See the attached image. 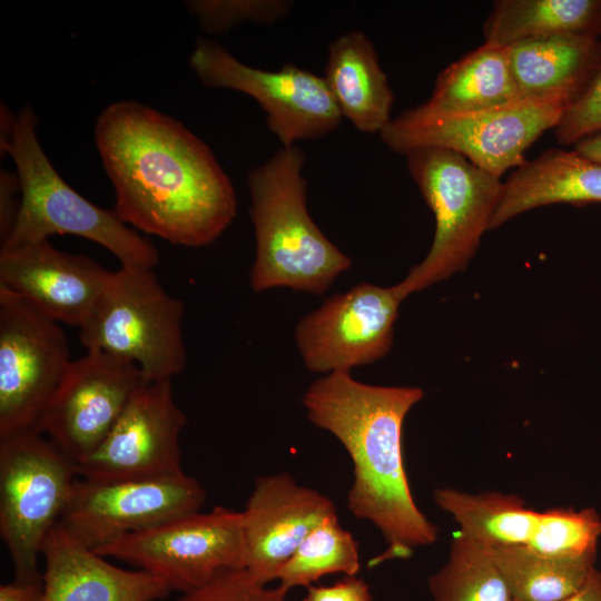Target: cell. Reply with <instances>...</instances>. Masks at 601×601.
I'll return each instance as SVG.
<instances>
[{"mask_svg": "<svg viewBox=\"0 0 601 601\" xmlns=\"http://www.w3.org/2000/svg\"><path fill=\"white\" fill-rule=\"evenodd\" d=\"M93 136L115 190L114 210L134 229L203 247L234 220L229 176L209 146L175 118L121 100L99 114Z\"/></svg>", "mask_w": 601, "mask_h": 601, "instance_id": "obj_1", "label": "cell"}, {"mask_svg": "<svg viewBox=\"0 0 601 601\" xmlns=\"http://www.w3.org/2000/svg\"><path fill=\"white\" fill-rule=\"evenodd\" d=\"M423 396L420 387L372 385L334 372L313 382L302 400L308 420L336 437L352 460L349 511L374 524L387 544L370 565L408 558L439 538L414 502L403 460L404 420Z\"/></svg>", "mask_w": 601, "mask_h": 601, "instance_id": "obj_2", "label": "cell"}, {"mask_svg": "<svg viewBox=\"0 0 601 601\" xmlns=\"http://www.w3.org/2000/svg\"><path fill=\"white\" fill-rule=\"evenodd\" d=\"M305 160L298 145L280 147L247 176L256 242L249 274L254 292L287 287L322 295L352 265L308 213Z\"/></svg>", "mask_w": 601, "mask_h": 601, "instance_id": "obj_3", "label": "cell"}, {"mask_svg": "<svg viewBox=\"0 0 601 601\" xmlns=\"http://www.w3.org/2000/svg\"><path fill=\"white\" fill-rule=\"evenodd\" d=\"M37 124L33 109L26 105L12 116L0 139L1 155L12 158L21 187L17 219L0 249L67 234L100 245L121 266L154 269L159 262L154 244L114 209L92 204L62 179L40 145Z\"/></svg>", "mask_w": 601, "mask_h": 601, "instance_id": "obj_4", "label": "cell"}, {"mask_svg": "<svg viewBox=\"0 0 601 601\" xmlns=\"http://www.w3.org/2000/svg\"><path fill=\"white\" fill-rule=\"evenodd\" d=\"M404 156L434 215L435 231L424 259L394 285L403 300L466 268L490 229L503 188L500 177L452 150L418 148Z\"/></svg>", "mask_w": 601, "mask_h": 601, "instance_id": "obj_5", "label": "cell"}, {"mask_svg": "<svg viewBox=\"0 0 601 601\" xmlns=\"http://www.w3.org/2000/svg\"><path fill=\"white\" fill-rule=\"evenodd\" d=\"M184 304L168 294L154 269L120 266L79 328L86 349L136 364L146 381H171L184 372Z\"/></svg>", "mask_w": 601, "mask_h": 601, "instance_id": "obj_6", "label": "cell"}, {"mask_svg": "<svg viewBox=\"0 0 601 601\" xmlns=\"http://www.w3.org/2000/svg\"><path fill=\"white\" fill-rule=\"evenodd\" d=\"M78 479L77 463L39 431L0 440V535L14 580H42L39 555Z\"/></svg>", "mask_w": 601, "mask_h": 601, "instance_id": "obj_7", "label": "cell"}, {"mask_svg": "<svg viewBox=\"0 0 601 601\" xmlns=\"http://www.w3.org/2000/svg\"><path fill=\"white\" fill-rule=\"evenodd\" d=\"M564 111L560 106L528 101L446 117H417L406 110L380 137L402 155L428 147L452 150L501 178L525 161L526 149L554 129Z\"/></svg>", "mask_w": 601, "mask_h": 601, "instance_id": "obj_8", "label": "cell"}, {"mask_svg": "<svg viewBox=\"0 0 601 601\" xmlns=\"http://www.w3.org/2000/svg\"><path fill=\"white\" fill-rule=\"evenodd\" d=\"M189 67L209 88L236 90L255 99L282 147L322 138L343 119L324 77L296 65L263 70L243 63L220 43L198 38Z\"/></svg>", "mask_w": 601, "mask_h": 601, "instance_id": "obj_9", "label": "cell"}, {"mask_svg": "<svg viewBox=\"0 0 601 601\" xmlns=\"http://www.w3.org/2000/svg\"><path fill=\"white\" fill-rule=\"evenodd\" d=\"M95 552L152 574L170 591L187 593L226 571L244 569L242 513L223 506L198 511L126 534Z\"/></svg>", "mask_w": 601, "mask_h": 601, "instance_id": "obj_10", "label": "cell"}, {"mask_svg": "<svg viewBox=\"0 0 601 601\" xmlns=\"http://www.w3.org/2000/svg\"><path fill=\"white\" fill-rule=\"evenodd\" d=\"M71 363L59 323L0 287V440L36 430Z\"/></svg>", "mask_w": 601, "mask_h": 601, "instance_id": "obj_11", "label": "cell"}, {"mask_svg": "<svg viewBox=\"0 0 601 601\" xmlns=\"http://www.w3.org/2000/svg\"><path fill=\"white\" fill-rule=\"evenodd\" d=\"M146 383L136 364L88 349L70 364L36 430L78 464L102 443Z\"/></svg>", "mask_w": 601, "mask_h": 601, "instance_id": "obj_12", "label": "cell"}, {"mask_svg": "<svg viewBox=\"0 0 601 601\" xmlns=\"http://www.w3.org/2000/svg\"><path fill=\"white\" fill-rule=\"evenodd\" d=\"M403 299L394 286L361 283L334 294L302 317L295 342L305 367L315 373L351 372L388 354Z\"/></svg>", "mask_w": 601, "mask_h": 601, "instance_id": "obj_13", "label": "cell"}, {"mask_svg": "<svg viewBox=\"0 0 601 601\" xmlns=\"http://www.w3.org/2000/svg\"><path fill=\"white\" fill-rule=\"evenodd\" d=\"M186 423L171 381L146 383L102 443L77 464L79 477L112 483L183 475L179 435Z\"/></svg>", "mask_w": 601, "mask_h": 601, "instance_id": "obj_14", "label": "cell"}, {"mask_svg": "<svg viewBox=\"0 0 601 601\" xmlns=\"http://www.w3.org/2000/svg\"><path fill=\"white\" fill-rule=\"evenodd\" d=\"M205 490L183 474L157 480L98 483L79 477L61 525L92 551L134 532L198 512Z\"/></svg>", "mask_w": 601, "mask_h": 601, "instance_id": "obj_15", "label": "cell"}, {"mask_svg": "<svg viewBox=\"0 0 601 601\" xmlns=\"http://www.w3.org/2000/svg\"><path fill=\"white\" fill-rule=\"evenodd\" d=\"M240 513L244 569L264 584L277 579L311 531L337 516L326 495L298 484L288 473L258 477Z\"/></svg>", "mask_w": 601, "mask_h": 601, "instance_id": "obj_16", "label": "cell"}, {"mask_svg": "<svg viewBox=\"0 0 601 601\" xmlns=\"http://www.w3.org/2000/svg\"><path fill=\"white\" fill-rule=\"evenodd\" d=\"M95 259L57 249L49 239L0 249V287L57 323L80 328L111 276Z\"/></svg>", "mask_w": 601, "mask_h": 601, "instance_id": "obj_17", "label": "cell"}, {"mask_svg": "<svg viewBox=\"0 0 601 601\" xmlns=\"http://www.w3.org/2000/svg\"><path fill=\"white\" fill-rule=\"evenodd\" d=\"M42 601H155L170 593L168 585L144 570H125L70 534L60 522L49 532Z\"/></svg>", "mask_w": 601, "mask_h": 601, "instance_id": "obj_18", "label": "cell"}, {"mask_svg": "<svg viewBox=\"0 0 601 601\" xmlns=\"http://www.w3.org/2000/svg\"><path fill=\"white\" fill-rule=\"evenodd\" d=\"M520 101L571 107L601 66V39L555 35L506 46Z\"/></svg>", "mask_w": 601, "mask_h": 601, "instance_id": "obj_19", "label": "cell"}, {"mask_svg": "<svg viewBox=\"0 0 601 601\" xmlns=\"http://www.w3.org/2000/svg\"><path fill=\"white\" fill-rule=\"evenodd\" d=\"M553 204H601V161L574 149H549L525 160L503 183L490 229L530 209Z\"/></svg>", "mask_w": 601, "mask_h": 601, "instance_id": "obj_20", "label": "cell"}, {"mask_svg": "<svg viewBox=\"0 0 601 601\" xmlns=\"http://www.w3.org/2000/svg\"><path fill=\"white\" fill-rule=\"evenodd\" d=\"M323 77L342 118L358 131L381 134L388 126L394 93L363 31L349 30L329 43Z\"/></svg>", "mask_w": 601, "mask_h": 601, "instance_id": "obj_21", "label": "cell"}, {"mask_svg": "<svg viewBox=\"0 0 601 601\" xmlns=\"http://www.w3.org/2000/svg\"><path fill=\"white\" fill-rule=\"evenodd\" d=\"M520 101L506 47L483 46L451 63L437 77L431 97L408 109L417 117H446L500 108Z\"/></svg>", "mask_w": 601, "mask_h": 601, "instance_id": "obj_22", "label": "cell"}, {"mask_svg": "<svg viewBox=\"0 0 601 601\" xmlns=\"http://www.w3.org/2000/svg\"><path fill=\"white\" fill-rule=\"evenodd\" d=\"M483 31L494 47L555 35L601 39V0H497Z\"/></svg>", "mask_w": 601, "mask_h": 601, "instance_id": "obj_23", "label": "cell"}, {"mask_svg": "<svg viewBox=\"0 0 601 601\" xmlns=\"http://www.w3.org/2000/svg\"><path fill=\"white\" fill-rule=\"evenodd\" d=\"M433 497L460 525L462 533L490 549L526 546L540 515L519 495L497 491L466 493L440 487Z\"/></svg>", "mask_w": 601, "mask_h": 601, "instance_id": "obj_24", "label": "cell"}, {"mask_svg": "<svg viewBox=\"0 0 601 601\" xmlns=\"http://www.w3.org/2000/svg\"><path fill=\"white\" fill-rule=\"evenodd\" d=\"M513 601H562L587 581L597 555L549 556L528 546L490 549Z\"/></svg>", "mask_w": 601, "mask_h": 601, "instance_id": "obj_25", "label": "cell"}, {"mask_svg": "<svg viewBox=\"0 0 601 601\" xmlns=\"http://www.w3.org/2000/svg\"><path fill=\"white\" fill-rule=\"evenodd\" d=\"M433 601H511L490 548L461 531L454 535L447 560L428 578Z\"/></svg>", "mask_w": 601, "mask_h": 601, "instance_id": "obj_26", "label": "cell"}, {"mask_svg": "<svg viewBox=\"0 0 601 601\" xmlns=\"http://www.w3.org/2000/svg\"><path fill=\"white\" fill-rule=\"evenodd\" d=\"M358 570V543L333 516L308 533L279 569L277 580L290 590L307 588L326 574L355 575Z\"/></svg>", "mask_w": 601, "mask_h": 601, "instance_id": "obj_27", "label": "cell"}, {"mask_svg": "<svg viewBox=\"0 0 601 601\" xmlns=\"http://www.w3.org/2000/svg\"><path fill=\"white\" fill-rule=\"evenodd\" d=\"M601 514L594 508H552L540 512L528 548L549 555L577 558L598 553Z\"/></svg>", "mask_w": 601, "mask_h": 601, "instance_id": "obj_28", "label": "cell"}, {"mask_svg": "<svg viewBox=\"0 0 601 601\" xmlns=\"http://www.w3.org/2000/svg\"><path fill=\"white\" fill-rule=\"evenodd\" d=\"M187 11L209 35H223L244 23L273 24L290 14L289 0H189Z\"/></svg>", "mask_w": 601, "mask_h": 601, "instance_id": "obj_29", "label": "cell"}, {"mask_svg": "<svg viewBox=\"0 0 601 601\" xmlns=\"http://www.w3.org/2000/svg\"><path fill=\"white\" fill-rule=\"evenodd\" d=\"M289 590L267 588L247 570L226 571L176 601H285Z\"/></svg>", "mask_w": 601, "mask_h": 601, "instance_id": "obj_30", "label": "cell"}, {"mask_svg": "<svg viewBox=\"0 0 601 601\" xmlns=\"http://www.w3.org/2000/svg\"><path fill=\"white\" fill-rule=\"evenodd\" d=\"M598 131H601V66L585 92L563 112L554 136L560 145L569 146Z\"/></svg>", "mask_w": 601, "mask_h": 601, "instance_id": "obj_31", "label": "cell"}, {"mask_svg": "<svg viewBox=\"0 0 601 601\" xmlns=\"http://www.w3.org/2000/svg\"><path fill=\"white\" fill-rule=\"evenodd\" d=\"M303 601H373L363 579L346 575L332 585H309Z\"/></svg>", "mask_w": 601, "mask_h": 601, "instance_id": "obj_32", "label": "cell"}, {"mask_svg": "<svg viewBox=\"0 0 601 601\" xmlns=\"http://www.w3.org/2000/svg\"><path fill=\"white\" fill-rule=\"evenodd\" d=\"M21 203V187L17 173L0 174V238H7L17 219Z\"/></svg>", "mask_w": 601, "mask_h": 601, "instance_id": "obj_33", "label": "cell"}, {"mask_svg": "<svg viewBox=\"0 0 601 601\" xmlns=\"http://www.w3.org/2000/svg\"><path fill=\"white\" fill-rule=\"evenodd\" d=\"M43 578L39 581H18L0 587V601H42Z\"/></svg>", "mask_w": 601, "mask_h": 601, "instance_id": "obj_34", "label": "cell"}, {"mask_svg": "<svg viewBox=\"0 0 601 601\" xmlns=\"http://www.w3.org/2000/svg\"><path fill=\"white\" fill-rule=\"evenodd\" d=\"M562 601H601V571L594 568L580 589Z\"/></svg>", "mask_w": 601, "mask_h": 601, "instance_id": "obj_35", "label": "cell"}, {"mask_svg": "<svg viewBox=\"0 0 601 601\" xmlns=\"http://www.w3.org/2000/svg\"><path fill=\"white\" fill-rule=\"evenodd\" d=\"M574 150L589 159L601 161V131L578 141Z\"/></svg>", "mask_w": 601, "mask_h": 601, "instance_id": "obj_36", "label": "cell"}, {"mask_svg": "<svg viewBox=\"0 0 601 601\" xmlns=\"http://www.w3.org/2000/svg\"><path fill=\"white\" fill-rule=\"evenodd\" d=\"M511 601H513V600H511Z\"/></svg>", "mask_w": 601, "mask_h": 601, "instance_id": "obj_37", "label": "cell"}]
</instances>
